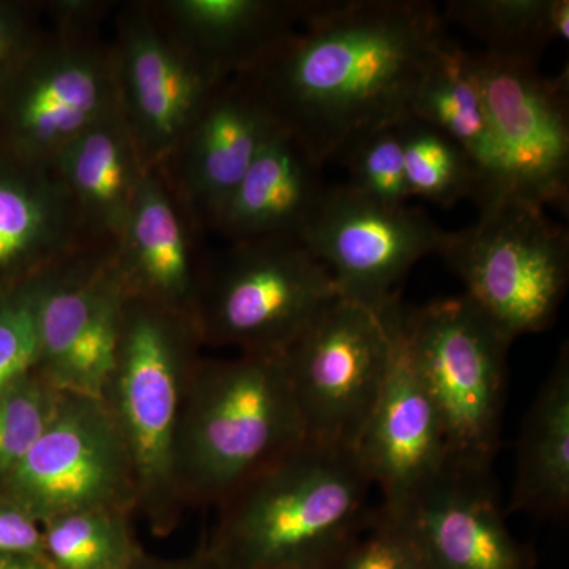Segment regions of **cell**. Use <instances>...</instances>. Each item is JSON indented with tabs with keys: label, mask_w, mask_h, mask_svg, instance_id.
<instances>
[{
	"label": "cell",
	"mask_w": 569,
	"mask_h": 569,
	"mask_svg": "<svg viewBox=\"0 0 569 569\" xmlns=\"http://www.w3.org/2000/svg\"><path fill=\"white\" fill-rule=\"evenodd\" d=\"M321 170L323 164L279 123L212 231L230 242L301 239L328 190Z\"/></svg>",
	"instance_id": "obj_21"
},
{
	"label": "cell",
	"mask_w": 569,
	"mask_h": 569,
	"mask_svg": "<svg viewBox=\"0 0 569 569\" xmlns=\"http://www.w3.org/2000/svg\"><path fill=\"white\" fill-rule=\"evenodd\" d=\"M119 111L111 44L99 32H43L0 91V152L50 164Z\"/></svg>",
	"instance_id": "obj_8"
},
{
	"label": "cell",
	"mask_w": 569,
	"mask_h": 569,
	"mask_svg": "<svg viewBox=\"0 0 569 569\" xmlns=\"http://www.w3.org/2000/svg\"><path fill=\"white\" fill-rule=\"evenodd\" d=\"M392 336L391 367L355 455L370 485L380 489L381 507L399 511L443 477L451 460L437 407L408 362L395 328Z\"/></svg>",
	"instance_id": "obj_15"
},
{
	"label": "cell",
	"mask_w": 569,
	"mask_h": 569,
	"mask_svg": "<svg viewBox=\"0 0 569 569\" xmlns=\"http://www.w3.org/2000/svg\"><path fill=\"white\" fill-rule=\"evenodd\" d=\"M306 440L282 355L201 358L176 437L183 507H213Z\"/></svg>",
	"instance_id": "obj_4"
},
{
	"label": "cell",
	"mask_w": 569,
	"mask_h": 569,
	"mask_svg": "<svg viewBox=\"0 0 569 569\" xmlns=\"http://www.w3.org/2000/svg\"><path fill=\"white\" fill-rule=\"evenodd\" d=\"M447 39L432 2L318 0L238 78L325 167L362 133L410 116L418 82Z\"/></svg>",
	"instance_id": "obj_1"
},
{
	"label": "cell",
	"mask_w": 569,
	"mask_h": 569,
	"mask_svg": "<svg viewBox=\"0 0 569 569\" xmlns=\"http://www.w3.org/2000/svg\"><path fill=\"white\" fill-rule=\"evenodd\" d=\"M397 340L447 433L452 470L490 475L508 388L507 336L466 295L391 310Z\"/></svg>",
	"instance_id": "obj_5"
},
{
	"label": "cell",
	"mask_w": 569,
	"mask_h": 569,
	"mask_svg": "<svg viewBox=\"0 0 569 569\" xmlns=\"http://www.w3.org/2000/svg\"><path fill=\"white\" fill-rule=\"evenodd\" d=\"M443 228L421 209L389 208L347 183L328 187L302 244L328 269L340 298L385 317L419 260L438 253Z\"/></svg>",
	"instance_id": "obj_13"
},
{
	"label": "cell",
	"mask_w": 569,
	"mask_h": 569,
	"mask_svg": "<svg viewBox=\"0 0 569 569\" xmlns=\"http://www.w3.org/2000/svg\"><path fill=\"white\" fill-rule=\"evenodd\" d=\"M0 553L43 556L41 523L3 496H0Z\"/></svg>",
	"instance_id": "obj_33"
},
{
	"label": "cell",
	"mask_w": 569,
	"mask_h": 569,
	"mask_svg": "<svg viewBox=\"0 0 569 569\" xmlns=\"http://www.w3.org/2000/svg\"><path fill=\"white\" fill-rule=\"evenodd\" d=\"M350 170L348 187L389 208L407 206L411 194L406 179L399 123L362 133L343 149Z\"/></svg>",
	"instance_id": "obj_28"
},
{
	"label": "cell",
	"mask_w": 569,
	"mask_h": 569,
	"mask_svg": "<svg viewBox=\"0 0 569 569\" xmlns=\"http://www.w3.org/2000/svg\"><path fill=\"white\" fill-rule=\"evenodd\" d=\"M0 496L40 523L91 509L137 515L129 449L102 400L62 392L50 425L0 482Z\"/></svg>",
	"instance_id": "obj_10"
},
{
	"label": "cell",
	"mask_w": 569,
	"mask_h": 569,
	"mask_svg": "<svg viewBox=\"0 0 569 569\" xmlns=\"http://www.w3.org/2000/svg\"><path fill=\"white\" fill-rule=\"evenodd\" d=\"M437 254L511 342L556 323L569 284V236L545 209L498 198L479 208L470 227L447 231Z\"/></svg>",
	"instance_id": "obj_7"
},
{
	"label": "cell",
	"mask_w": 569,
	"mask_h": 569,
	"mask_svg": "<svg viewBox=\"0 0 569 569\" xmlns=\"http://www.w3.org/2000/svg\"><path fill=\"white\" fill-rule=\"evenodd\" d=\"M91 244L50 164L0 152V290L36 279Z\"/></svg>",
	"instance_id": "obj_19"
},
{
	"label": "cell",
	"mask_w": 569,
	"mask_h": 569,
	"mask_svg": "<svg viewBox=\"0 0 569 569\" xmlns=\"http://www.w3.org/2000/svg\"><path fill=\"white\" fill-rule=\"evenodd\" d=\"M51 29L62 32H99L108 7L97 0H54L48 3Z\"/></svg>",
	"instance_id": "obj_34"
},
{
	"label": "cell",
	"mask_w": 569,
	"mask_h": 569,
	"mask_svg": "<svg viewBox=\"0 0 569 569\" xmlns=\"http://www.w3.org/2000/svg\"><path fill=\"white\" fill-rule=\"evenodd\" d=\"M395 355L389 312L337 296L282 355L307 440L353 449Z\"/></svg>",
	"instance_id": "obj_9"
},
{
	"label": "cell",
	"mask_w": 569,
	"mask_h": 569,
	"mask_svg": "<svg viewBox=\"0 0 569 569\" xmlns=\"http://www.w3.org/2000/svg\"><path fill=\"white\" fill-rule=\"evenodd\" d=\"M395 512L417 538L427 569H537L533 549L508 529L490 475L449 468Z\"/></svg>",
	"instance_id": "obj_17"
},
{
	"label": "cell",
	"mask_w": 569,
	"mask_h": 569,
	"mask_svg": "<svg viewBox=\"0 0 569 569\" xmlns=\"http://www.w3.org/2000/svg\"><path fill=\"white\" fill-rule=\"evenodd\" d=\"M277 126L258 93L241 78H231L160 167L201 231L213 230Z\"/></svg>",
	"instance_id": "obj_16"
},
{
	"label": "cell",
	"mask_w": 569,
	"mask_h": 569,
	"mask_svg": "<svg viewBox=\"0 0 569 569\" xmlns=\"http://www.w3.org/2000/svg\"><path fill=\"white\" fill-rule=\"evenodd\" d=\"M441 18L496 54L539 61L552 41L569 39L568 0H451Z\"/></svg>",
	"instance_id": "obj_25"
},
{
	"label": "cell",
	"mask_w": 569,
	"mask_h": 569,
	"mask_svg": "<svg viewBox=\"0 0 569 569\" xmlns=\"http://www.w3.org/2000/svg\"><path fill=\"white\" fill-rule=\"evenodd\" d=\"M148 6L194 62L231 80L295 32L318 0H157Z\"/></svg>",
	"instance_id": "obj_20"
},
{
	"label": "cell",
	"mask_w": 569,
	"mask_h": 569,
	"mask_svg": "<svg viewBox=\"0 0 569 569\" xmlns=\"http://www.w3.org/2000/svg\"><path fill=\"white\" fill-rule=\"evenodd\" d=\"M61 396L37 370L0 392V482L50 425Z\"/></svg>",
	"instance_id": "obj_29"
},
{
	"label": "cell",
	"mask_w": 569,
	"mask_h": 569,
	"mask_svg": "<svg viewBox=\"0 0 569 569\" xmlns=\"http://www.w3.org/2000/svg\"><path fill=\"white\" fill-rule=\"evenodd\" d=\"M337 296L301 239L231 242L204 260L192 316L204 347L280 356Z\"/></svg>",
	"instance_id": "obj_6"
},
{
	"label": "cell",
	"mask_w": 569,
	"mask_h": 569,
	"mask_svg": "<svg viewBox=\"0 0 569 569\" xmlns=\"http://www.w3.org/2000/svg\"><path fill=\"white\" fill-rule=\"evenodd\" d=\"M134 512L91 509L41 523L43 557L52 569H130L144 556Z\"/></svg>",
	"instance_id": "obj_26"
},
{
	"label": "cell",
	"mask_w": 569,
	"mask_h": 569,
	"mask_svg": "<svg viewBox=\"0 0 569 569\" xmlns=\"http://www.w3.org/2000/svg\"><path fill=\"white\" fill-rule=\"evenodd\" d=\"M353 449L306 440L217 505L203 548L224 569H329L372 516Z\"/></svg>",
	"instance_id": "obj_2"
},
{
	"label": "cell",
	"mask_w": 569,
	"mask_h": 569,
	"mask_svg": "<svg viewBox=\"0 0 569 569\" xmlns=\"http://www.w3.org/2000/svg\"><path fill=\"white\" fill-rule=\"evenodd\" d=\"M410 116L463 149L478 176V208L507 198L492 126L468 51L447 39L429 62L410 103Z\"/></svg>",
	"instance_id": "obj_23"
},
{
	"label": "cell",
	"mask_w": 569,
	"mask_h": 569,
	"mask_svg": "<svg viewBox=\"0 0 569 569\" xmlns=\"http://www.w3.org/2000/svg\"><path fill=\"white\" fill-rule=\"evenodd\" d=\"M496 137L507 198L569 208V78L538 59L468 52Z\"/></svg>",
	"instance_id": "obj_11"
},
{
	"label": "cell",
	"mask_w": 569,
	"mask_h": 569,
	"mask_svg": "<svg viewBox=\"0 0 569 569\" xmlns=\"http://www.w3.org/2000/svg\"><path fill=\"white\" fill-rule=\"evenodd\" d=\"M0 569H52L43 556L0 553Z\"/></svg>",
	"instance_id": "obj_36"
},
{
	"label": "cell",
	"mask_w": 569,
	"mask_h": 569,
	"mask_svg": "<svg viewBox=\"0 0 569 569\" xmlns=\"http://www.w3.org/2000/svg\"><path fill=\"white\" fill-rule=\"evenodd\" d=\"M198 233L162 168H149L116 242L129 295L192 313L204 263Z\"/></svg>",
	"instance_id": "obj_18"
},
{
	"label": "cell",
	"mask_w": 569,
	"mask_h": 569,
	"mask_svg": "<svg viewBox=\"0 0 569 569\" xmlns=\"http://www.w3.org/2000/svg\"><path fill=\"white\" fill-rule=\"evenodd\" d=\"M129 298L116 244L100 242L39 277L37 372L58 391L100 399Z\"/></svg>",
	"instance_id": "obj_12"
},
{
	"label": "cell",
	"mask_w": 569,
	"mask_h": 569,
	"mask_svg": "<svg viewBox=\"0 0 569 569\" xmlns=\"http://www.w3.org/2000/svg\"><path fill=\"white\" fill-rule=\"evenodd\" d=\"M93 244H116L142 178V160L121 110L74 138L50 163Z\"/></svg>",
	"instance_id": "obj_22"
},
{
	"label": "cell",
	"mask_w": 569,
	"mask_h": 569,
	"mask_svg": "<svg viewBox=\"0 0 569 569\" xmlns=\"http://www.w3.org/2000/svg\"><path fill=\"white\" fill-rule=\"evenodd\" d=\"M110 44L123 122L144 163L163 167L228 80L194 62L160 28L148 2L123 7Z\"/></svg>",
	"instance_id": "obj_14"
},
{
	"label": "cell",
	"mask_w": 569,
	"mask_h": 569,
	"mask_svg": "<svg viewBox=\"0 0 569 569\" xmlns=\"http://www.w3.org/2000/svg\"><path fill=\"white\" fill-rule=\"evenodd\" d=\"M406 179L411 198L451 208L478 197V176L462 148L429 123L407 116L399 122Z\"/></svg>",
	"instance_id": "obj_27"
},
{
	"label": "cell",
	"mask_w": 569,
	"mask_h": 569,
	"mask_svg": "<svg viewBox=\"0 0 569 569\" xmlns=\"http://www.w3.org/2000/svg\"><path fill=\"white\" fill-rule=\"evenodd\" d=\"M329 569H427V565L406 519L377 507Z\"/></svg>",
	"instance_id": "obj_30"
},
{
	"label": "cell",
	"mask_w": 569,
	"mask_h": 569,
	"mask_svg": "<svg viewBox=\"0 0 569 569\" xmlns=\"http://www.w3.org/2000/svg\"><path fill=\"white\" fill-rule=\"evenodd\" d=\"M39 277L0 290V392L29 376L39 365L36 326Z\"/></svg>",
	"instance_id": "obj_31"
},
{
	"label": "cell",
	"mask_w": 569,
	"mask_h": 569,
	"mask_svg": "<svg viewBox=\"0 0 569 569\" xmlns=\"http://www.w3.org/2000/svg\"><path fill=\"white\" fill-rule=\"evenodd\" d=\"M203 347L192 313L129 295L100 400L129 449L137 515L159 537L170 535L186 511L176 437Z\"/></svg>",
	"instance_id": "obj_3"
},
{
	"label": "cell",
	"mask_w": 569,
	"mask_h": 569,
	"mask_svg": "<svg viewBox=\"0 0 569 569\" xmlns=\"http://www.w3.org/2000/svg\"><path fill=\"white\" fill-rule=\"evenodd\" d=\"M569 511V347L559 356L523 418L515 482L505 512L541 519Z\"/></svg>",
	"instance_id": "obj_24"
},
{
	"label": "cell",
	"mask_w": 569,
	"mask_h": 569,
	"mask_svg": "<svg viewBox=\"0 0 569 569\" xmlns=\"http://www.w3.org/2000/svg\"><path fill=\"white\" fill-rule=\"evenodd\" d=\"M130 569H224L211 553L201 546L192 556L181 559H160L144 553Z\"/></svg>",
	"instance_id": "obj_35"
},
{
	"label": "cell",
	"mask_w": 569,
	"mask_h": 569,
	"mask_svg": "<svg viewBox=\"0 0 569 569\" xmlns=\"http://www.w3.org/2000/svg\"><path fill=\"white\" fill-rule=\"evenodd\" d=\"M41 33L28 7L0 2V91L20 69Z\"/></svg>",
	"instance_id": "obj_32"
}]
</instances>
